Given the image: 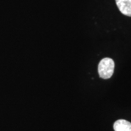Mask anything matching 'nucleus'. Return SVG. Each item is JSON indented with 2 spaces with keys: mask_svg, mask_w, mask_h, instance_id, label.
Segmentation results:
<instances>
[{
  "mask_svg": "<svg viewBox=\"0 0 131 131\" xmlns=\"http://www.w3.org/2000/svg\"><path fill=\"white\" fill-rule=\"evenodd\" d=\"M115 2L122 14L131 17V0H115Z\"/></svg>",
  "mask_w": 131,
  "mask_h": 131,
  "instance_id": "f03ea898",
  "label": "nucleus"
},
{
  "mask_svg": "<svg viewBox=\"0 0 131 131\" xmlns=\"http://www.w3.org/2000/svg\"><path fill=\"white\" fill-rule=\"evenodd\" d=\"M114 61L110 58H104L99 62L98 71L99 77L103 80L110 79L114 71Z\"/></svg>",
  "mask_w": 131,
  "mask_h": 131,
  "instance_id": "f257e3e1",
  "label": "nucleus"
},
{
  "mask_svg": "<svg viewBox=\"0 0 131 131\" xmlns=\"http://www.w3.org/2000/svg\"><path fill=\"white\" fill-rule=\"evenodd\" d=\"M114 131H131V122L125 119H118L114 123Z\"/></svg>",
  "mask_w": 131,
  "mask_h": 131,
  "instance_id": "7ed1b4c3",
  "label": "nucleus"
}]
</instances>
